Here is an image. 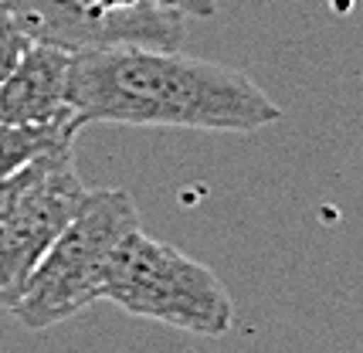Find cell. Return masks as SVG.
<instances>
[{"label": "cell", "instance_id": "3957f363", "mask_svg": "<svg viewBox=\"0 0 363 353\" xmlns=\"http://www.w3.org/2000/svg\"><path fill=\"white\" fill-rule=\"evenodd\" d=\"M102 299L129 316L153 320L197 337H224L235 323V303L211 265L177 245L129 231L106 272Z\"/></svg>", "mask_w": 363, "mask_h": 353}, {"label": "cell", "instance_id": "52a82bcc", "mask_svg": "<svg viewBox=\"0 0 363 353\" xmlns=\"http://www.w3.org/2000/svg\"><path fill=\"white\" fill-rule=\"evenodd\" d=\"M79 123L65 119V123H51V126H14L0 119V176H11L24 170L31 160L41 153L55 150V146L75 143L79 136Z\"/></svg>", "mask_w": 363, "mask_h": 353}, {"label": "cell", "instance_id": "6da1fadb", "mask_svg": "<svg viewBox=\"0 0 363 353\" xmlns=\"http://www.w3.org/2000/svg\"><path fill=\"white\" fill-rule=\"evenodd\" d=\"M68 102L79 126L258 133L282 123L279 102L245 72L160 48L72 51Z\"/></svg>", "mask_w": 363, "mask_h": 353}, {"label": "cell", "instance_id": "8992f818", "mask_svg": "<svg viewBox=\"0 0 363 353\" xmlns=\"http://www.w3.org/2000/svg\"><path fill=\"white\" fill-rule=\"evenodd\" d=\"M72 51L31 41L11 75L0 82V119L14 126H51L75 119L68 102Z\"/></svg>", "mask_w": 363, "mask_h": 353}, {"label": "cell", "instance_id": "ba28073f", "mask_svg": "<svg viewBox=\"0 0 363 353\" xmlns=\"http://www.w3.org/2000/svg\"><path fill=\"white\" fill-rule=\"evenodd\" d=\"M28 45H31L28 31H24L14 21V14L0 4V82L11 75V68L21 62V55L28 51Z\"/></svg>", "mask_w": 363, "mask_h": 353}, {"label": "cell", "instance_id": "7a4b0ae2", "mask_svg": "<svg viewBox=\"0 0 363 353\" xmlns=\"http://www.w3.org/2000/svg\"><path fill=\"white\" fill-rule=\"evenodd\" d=\"M136 228L140 211L126 191H92L82 211L38 262L21 299L11 306L17 323L31 333H41L102 299L112 255L119 241Z\"/></svg>", "mask_w": 363, "mask_h": 353}, {"label": "cell", "instance_id": "30bf717a", "mask_svg": "<svg viewBox=\"0 0 363 353\" xmlns=\"http://www.w3.org/2000/svg\"><path fill=\"white\" fill-rule=\"evenodd\" d=\"M14 194H17V174L0 176V221L11 211V204H14Z\"/></svg>", "mask_w": 363, "mask_h": 353}, {"label": "cell", "instance_id": "5b68a950", "mask_svg": "<svg viewBox=\"0 0 363 353\" xmlns=\"http://www.w3.org/2000/svg\"><path fill=\"white\" fill-rule=\"evenodd\" d=\"M31 41L65 51L160 48L177 51L187 17L153 0H0Z\"/></svg>", "mask_w": 363, "mask_h": 353}, {"label": "cell", "instance_id": "9c48e42d", "mask_svg": "<svg viewBox=\"0 0 363 353\" xmlns=\"http://www.w3.org/2000/svg\"><path fill=\"white\" fill-rule=\"evenodd\" d=\"M157 7L177 11L184 17H214L218 14V0H153Z\"/></svg>", "mask_w": 363, "mask_h": 353}, {"label": "cell", "instance_id": "277c9868", "mask_svg": "<svg viewBox=\"0 0 363 353\" xmlns=\"http://www.w3.org/2000/svg\"><path fill=\"white\" fill-rule=\"evenodd\" d=\"M75 170V143L55 146L17 170V194L0 221V309L21 299L31 272L89 201Z\"/></svg>", "mask_w": 363, "mask_h": 353}]
</instances>
